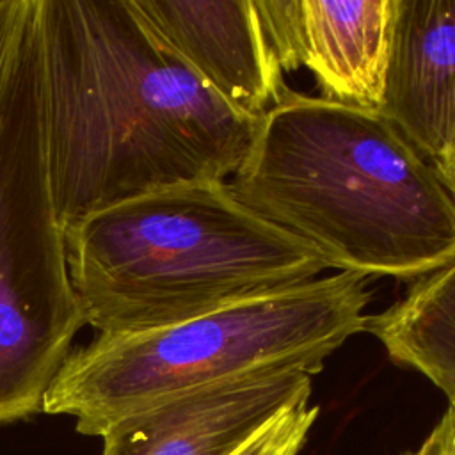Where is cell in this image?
I'll return each mask as SVG.
<instances>
[{"instance_id": "obj_7", "label": "cell", "mask_w": 455, "mask_h": 455, "mask_svg": "<svg viewBox=\"0 0 455 455\" xmlns=\"http://www.w3.org/2000/svg\"><path fill=\"white\" fill-rule=\"evenodd\" d=\"M313 375L302 364H279L197 387L112 428L101 455H233L309 402Z\"/></svg>"}, {"instance_id": "obj_4", "label": "cell", "mask_w": 455, "mask_h": 455, "mask_svg": "<svg viewBox=\"0 0 455 455\" xmlns=\"http://www.w3.org/2000/svg\"><path fill=\"white\" fill-rule=\"evenodd\" d=\"M366 283L361 274L334 272L174 325L96 334L73 348L43 412L71 416L76 432L103 437L180 395L247 371L302 364L318 373L364 331Z\"/></svg>"}, {"instance_id": "obj_13", "label": "cell", "mask_w": 455, "mask_h": 455, "mask_svg": "<svg viewBox=\"0 0 455 455\" xmlns=\"http://www.w3.org/2000/svg\"><path fill=\"white\" fill-rule=\"evenodd\" d=\"M402 455H455V398L448 400L446 411L419 446Z\"/></svg>"}, {"instance_id": "obj_9", "label": "cell", "mask_w": 455, "mask_h": 455, "mask_svg": "<svg viewBox=\"0 0 455 455\" xmlns=\"http://www.w3.org/2000/svg\"><path fill=\"white\" fill-rule=\"evenodd\" d=\"M437 164L455 142V0H395L379 108Z\"/></svg>"}, {"instance_id": "obj_12", "label": "cell", "mask_w": 455, "mask_h": 455, "mask_svg": "<svg viewBox=\"0 0 455 455\" xmlns=\"http://www.w3.org/2000/svg\"><path fill=\"white\" fill-rule=\"evenodd\" d=\"M36 0H0V101L21 59Z\"/></svg>"}, {"instance_id": "obj_6", "label": "cell", "mask_w": 455, "mask_h": 455, "mask_svg": "<svg viewBox=\"0 0 455 455\" xmlns=\"http://www.w3.org/2000/svg\"><path fill=\"white\" fill-rule=\"evenodd\" d=\"M153 43L233 110L259 119L290 91L258 0H128Z\"/></svg>"}, {"instance_id": "obj_1", "label": "cell", "mask_w": 455, "mask_h": 455, "mask_svg": "<svg viewBox=\"0 0 455 455\" xmlns=\"http://www.w3.org/2000/svg\"><path fill=\"white\" fill-rule=\"evenodd\" d=\"M57 219L194 181H229L259 119L160 50L128 0H37Z\"/></svg>"}, {"instance_id": "obj_11", "label": "cell", "mask_w": 455, "mask_h": 455, "mask_svg": "<svg viewBox=\"0 0 455 455\" xmlns=\"http://www.w3.org/2000/svg\"><path fill=\"white\" fill-rule=\"evenodd\" d=\"M316 416L318 407L300 403L275 418L233 455H297Z\"/></svg>"}, {"instance_id": "obj_10", "label": "cell", "mask_w": 455, "mask_h": 455, "mask_svg": "<svg viewBox=\"0 0 455 455\" xmlns=\"http://www.w3.org/2000/svg\"><path fill=\"white\" fill-rule=\"evenodd\" d=\"M366 332L389 359L455 398V261L418 279L407 293L366 318Z\"/></svg>"}, {"instance_id": "obj_5", "label": "cell", "mask_w": 455, "mask_h": 455, "mask_svg": "<svg viewBox=\"0 0 455 455\" xmlns=\"http://www.w3.org/2000/svg\"><path fill=\"white\" fill-rule=\"evenodd\" d=\"M84 325L50 187L36 0L0 101V425L43 412Z\"/></svg>"}, {"instance_id": "obj_8", "label": "cell", "mask_w": 455, "mask_h": 455, "mask_svg": "<svg viewBox=\"0 0 455 455\" xmlns=\"http://www.w3.org/2000/svg\"><path fill=\"white\" fill-rule=\"evenodd\" d=\"M284 71L306 68L323 100L380 108L395 0H258Z\"/></svg>"}, {"instance_id": "obj_3", "label": "cell", "mask_w": 455, "mask_h": 455, "mask_svg": "<svg viewBox=\"0 0 455 455\" xmlns=\"http://www.w3.org/2000/svg\"><path fill=\"white\" fill-rule=\"evenodd\" d=\"M71 284L98 334L174 325L315 281L311 245L249 210L228 181L144 192L64 229Z\"/></svg>"}, {"instance_id": "obj_2", "label": "cell", "mask_w": 455, "mask_h": 455, "mask_svg": "<svg viewBox=\"0 0 455 455\" xmlns=\"http://www.w3.org/2000/svg\"><path fill=\"white\" fill-rule=\"evenodd\" d=\"M228 183L329 268L418 281L455 261V196L377 108L290 89Z\"/></svg>"}, {"instance_id": "obj_14", "label": "cell", "mask_w": 455, "mask_h": 455, "mask_svg": "<svg viewBox=\"0 0 455 455\" xmlns=\"http://www.w3.org/2000/svg\"><path fill=\"white\" fill-rule=\"evenodd\" d=\"M435 165H437L446 187L455 196V142L451 144V148L444 153V156Z\"/></svg>"}]
</instances>
